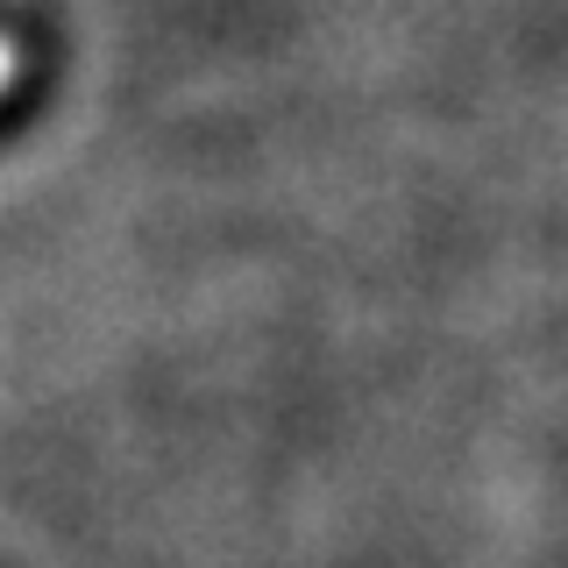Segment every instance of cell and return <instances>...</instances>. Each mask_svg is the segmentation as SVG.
Returning <instances> with one entry per match:
<instances>
[{
    "label": "cell",
    "mask_w": 568,
    "mask_h": 568,
    "mask_svg": "<svg viewBox=\"0 0 568 568\" xmlns=\"http://www.w3.org/2000/svg\"><path fill=\"white\" fill-rule=\"evenodd\" d=\"M22 79V50H14V36H0V93Z\"/></svg>",
    "instance_id": "1"
}]
</instances>
